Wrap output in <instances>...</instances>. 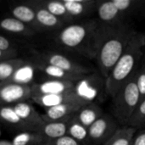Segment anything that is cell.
<instances>
[{
    "mask_svg": "<svg viewBox=\"0 0 145 145\" xmlns=\"http://www.w3.org/2000/svg\"><path fill=\"white\" fill-rule=\"evenodd\" d=\"M135 32L132 26L124 22L113 25L102 24V35L95 59L105 79L123 54Z\"/></svg>",
    "mask_w": 145,
    "mask_h": 145,
    "instance_id": "1",
    "label": "cell"
},
{
    "mask_svg": "<svg viewBox=\"0 0 145 145\" xmlns=\"http://www.w3.org/2000/svg\"><path fill=\"white\" fill-rule=\"evenodd\" d=\"M102 35V24L91 20L71 24L60 30L56 41L65 48L88 59H96Z\"/></svg>",
    "mask_w": 145,
    "mask_h": 145,
    "instance_id": "2",
    "label": "cell"
},
{
    "mask_svg": "<svg viewBox=\"0 0 145 145\" xmlns=\"http://www.w3.org/2000/svg\"><path fill=\"white\" fill-rule=\"evenodd\" d=\"M144 47L145 36L136 31L123 54L105 79V90L111 99L138 70V63L144 55Z\"/></svg>",
    "mask_w": 145,
    "mask_h": 145,
    "instance_id": "3",
    "label": "cell"
},
{
    "mask_svg": "<svg viewBox=\"0 0 145 145\" xmlns=\"http://www.w3.org/2000/svg\"><path fill=\"white\" fill-rule=\"evenodd\" d=\"M112 99L115 119L120 124L127 126L140 103L135 73L120 88Z\"/></svg>",
    "mask_w": 145,
    "mask_h": 145,
    "instance_id": "4",
    "label": "cell"
},
{
    "mask_svg": "<svg viewBox=\"0 0 145 145\" xmlns=\"http://www.w3.org/2000/svg\"><path fill=\"white\" fill-rule=\"evenodd\" d=\"M119 128L117 121L107 114H104L88 128V141L93 145H104Z\"/></svg>",
    "mask_w": 145,
    "mask_h": 145,
    "instance_id": "5",
    "label": "cell"
},
{
    "mask_svg": "<svg viewBox=\"0 0 145 145\" xmlns=\"http://www.w3.org/2000/svg\"><path fill=\"white\" fill-rule=\"evenodd\" d=\"M87 77V76H86ZM86 77L79 81H63L51 79L31 85V96L62 94L78 90L84 83Z\"/></svg>",
    "mask_w": 145,
    "mask_h": 145,
    "instance_id": "6",
    "label": "cell"
},
{
    "mask_svg": "<svg viewBox=\"0 0 145 145\" xmlns=\"http://www.w3.org/2000/svg\"><path fill=\"white\" fill-rule=\"evenodd\" d=\"M40 58H41V61L52 65L58 68H60L63 71L74 74V75L87 76L91 75L93 72L92 68L83 65L58 53H53V52L46 53V54H42Z\"/></svg>",
    "mask_w": 145,
    "mask_h": 145,
    "instance_id": "7",
    "label": "cell"
},
{
    "mask_svg": "<svg viewBox=\"0 0 145 145\" xmlns=\"http://www.w3.org/2000/svg\"><path fill=\"white\" fill-rule=\"evenodd\" d=\"M31 87L15 83H0V106L14 105L31 99Z\"/></svg>",
    "mask_w": 145,
    "mask_h": 145,
    "instance_id": "8",
    "label": "cell"
},
{
    "mask_svg": "<svg viewBox=\"0 0 145 145\" xmlns=\"http://www.w3.org/2000/svg\"><path fill=\"white\" fill-rule=\"evenodd\" d=\"M12 106L18 116L35 132H37L38 129L45 123L42 115H40L34 107L26 101L15 104Z\"/></svg>",
    "mask_w": 145,
    "mask_h": 145,
    "instance_id": "9",
    "label": "cell"
},
{
    "mask_svg": "<svg viewBox=\"0 0 145 145\" xmlns=\"http://www.w3.org/2000/svg\"><path fill=\"white\" fill-rule=\"evenodd\" d=\"M96 11L99 19V22L104 25H113L122 23V19L125 16L113 4L112 1L98 2Z\"/></svg>",
    "mask_w": 145,
    "mask_h": 145,
    "instance_id": "10",
    "label": "cell"
},
{
    "mask_svg": "<svg viewBox=\"0 0 145 145\" xmlns=\"http://www.w3.org/2000/svg\"><path fill=\"white\" fill-rule=\"evenodd\" d=\"M31 6L36 11V20L40 30H56L59 29L64 25V22L52 14L44 7L39 4L38 2L31 3Z\"/></svg>",
    "mask_w": 145,
    "mask_h": 145,
    "instance_id": "11",
    "label": "cell"
},
{
    "mask_svg": "<svg viewBox=\"0 0 145 145\" xmlns=\"http://www.w3.org/2000/svg\"><path fill=\"white\" fill-rule=\"evenodd\" d=\"M82 106L84 105L76 104H63L56 105L51 108L44 109L45 112L42 115V117L45 122L62 121L76 114Z\"/></svg>",
    "mask_w": 145,
    "mask_h": 145,
    "instance_id": "12",
    "label": "cell"
},
{
    "mask_svg": "<svg viewBox=\"0 0 145 145\" xmlns=\"http://www.w3.org/2000/svg\"><path fill=\"white\" fill-rule=\"evenodd\" d=\"M70 15L76 18L86 17L96 10L98 1L94 0H61Z\"/></svg>",
    "mask_w": 145,
    "mask_h": 145,
    "instance_id": "13",
    "label": "cell"
},
{
    "mask_svg": "<svg viewBox=\"0 0 145 145\" xmlns=\"http://www.w3.org/2000/svg\"><path fill=\"white\" fill-rule=\"evenodd\" d=\"M71 117L62 120V121L45 122L43 126H42L38 129L37 132L43 138L44 141L55 139V138L65 136L67 135L68 124H69V121Z\"/></svg>",
    "mask_w": 145,
    "mask_h": 145,
    "instance_id": "14",
    "label": "cell"
},
{
    "mask_svg": "<svg viewBox=\"0 0 145 145\" xmlns=\"http://www.w3.org/2000/svg\"><path fill=\"white\" fill-rule=\"evenodd\" d=\"M103 115L104 113L102 108L96 102H93L82 106L74 115V116L82 126L88 128Z\"/></svg>",
    "mask_w": 145,
    "mask_h": 145,
    "instance_id": "15",
    "label": "cell"
},
{
    "mask_svg": "<svg viewBox=\"0 0 145 145\" xmlns=\"http://www.w3.org/2000/svg\"><path fill=\"white\" fill-rule=\"evenodd\" d=\"M36 68L42 71L46 76L51 77L52 79L55 80H63V81H79L86 76H77L71 73H69L67 71H63L60 68H58L56 66H54L52 65L47 64L42 61L37 62V64H34Z\"/></svg>",
    "mask_w": 145,
    "mask_h": 145,
    "instance_id": "16",
    "label": "cell"
},
{
    "mask_svg": "<svg viewBox=\"0 0 145 145\" xmlns=\"http://www.w3.org/2000/svg\"><path fill=\"white\" fill-rule=\"evenodd\" d=\"M0 121L25 131H34L16 114L12 105L0 106ZM35 132V131H34Z\"/></svg>",
    "mask_w": 145,
    "mask_h": 145,
    "instance_id": "17",
    "label": "cell"
},
{
    "mask_svg": "<svg viewBox=\"0 0 145 145\" xmlns=\"http://www.w3.org/2000/svg\"><path fill=\"white\" fill-rule=\"evenodd\" d=\"M12 14L14 18L20 20L27 25H31L32 29H37L39 31L37 20H36V11L31 5L20 4L14 6L12 9Z\"/></svg>",
    "mask_w": 145,
    "mask_h": 145,
    "instance_id": "18",
    "label": "cell"
},
{
    "mask_svg": "<svg viewBox=\"0 0 145 145\" xmlns=\"http://www.w3.org/2000/svg\"><path fill=\"white\" fill-rule=\"evenodd\" d=\"M0 29L19 35L31 36L34 34V29L14 17H8L1 20Z\"/></svg>",
    "mask_w": 145,
    "mask_h": 145,
    "instance_id": "19",
    "label": "cell"
},
{
    "mask_svg": "<svg viewBox=\"0 0 145 145\" xmlns=\"http://www.w3.org/2000/svg\"><path fill=\"white\" fill-rule=\"evenodd\" d=\"M136 132L137 128L130 126L119 127L104 145H132Z\"/></svg>",
    "mask_w": 145,
    "mask_h": 145,
    "instance_id": "20",
    "label": "cell"
},
{
    "mask_svg": "<svg viewBox=\"0 0 145 145\" xmlns=\"http://www.w3.org/2000/svg\"><path fill=\"white\" fill-rule=\"evenodd\" d=\"M35 68V65L25 62L5 82L15 83L20 85H29V83L31 82L33 80Z\"/></svg>",
    "mask_w": 145,
    "mask_h": 145,
    "instance_id": "21",
    "label": "cell"
},
{
    "mask_svg": "<svg viewBox=\"0 0 145 145\" xmlns=\"http://www.w3.org/2000/svg\"><path fill=\"white\" fill-rule=\"evenodd\" d=\"M39 4L44 7L47 10H48L52 14L61 20L64 23L71 22L74 19L70 15L68 11L66 10L65 5L63 4L61 0H53V1H37Z\"/></svg>",
    "mask_w": 145,
    "mask_h": 145,
    "instance_id": "22",
    "label": "cell"
},
{
    "mask_svg": "<svg viewBox=\"0 0 145 145\" xmlns=\"http://www.w3.org/2000/svg\"><path fill=\"white\" fill-rule=\"evenodd\" d=\"M75 115V114H74ZM74 115L70 118L68 129H67V135L71 137L73 139L77 141L79 144L84 143L88 144V128L82 126L74 116Z\"/></svg>",
    "mask_w": 145,
    "mask_h": 145,
    "instance_id": "23",
    "label": "cell"
},
{
    "mask_svg": "<svg viewBox=\"0 0 145 145\" xmlns=\"http://www.w3.org/2000/svg\"><path fill=\"white\" fill-rule=\"evenodd\" d=\"M25 62L22 59H9L0 61V83L8 80Z\"/></svg>",
    "mask_w": 145,
    "mask_h": 145,
    "instance_id": "24",
    "label": "cell"
},
{
    "mask_svg": "<svg viewBox=\"0 0 145 145\" xmlns=\"http://www.w3.org/2000/svg\"><path fill=\"white\" fill-rule=\"evenodd\" d=\"M11 142L13 145H39L44 139L38 132L24 131L16 134Z\"/></svg>",
    "mask_w": 145,
    "mask_h": 145,
    "instance_id": "25",
    "label": "cell"
},
{
    "mask_svg": "<svg viewBox=\"0 0 145 145\" xmlns=\"http://www.w3.org/2000/svg\"><path fill=\"white\" fill-rule=\"evenodd\" d=\"M144 125H145V99L139 103L127 126L138 127Z\"/></svg>",
    "mask_w": 145,
    "mask_h": 145,
    "instance_id": "26",
    "label": "cell"
},
{
    "mask_svg": "<svg viewBox=\"0 0 145 145\" xmlns=\"http://www.w3.org/2000/svg\"><path fill=\"white\" fill-rule=\"evenodd\" d=\"M135 76L141 102L145 99V69L143 66L136 71Z\"/></svg>",
    "mask_w": 145,
    "mask_h": 145,
    "instance_id": "27",
    "label": "cell"
},
{
    "mask_svg": "<svg viewBox=\"0 0 145 145\" xmlns=\"http://www.w3.org/2000/svg\"><path fill=\"white\" fill-rule=\"evenodd\" d=\"M39 145H81L77 141L73 139L71 137L65 135L61 138H58L55 139H50L44 141Z\"/></svg>",
    "mask_w": 145,
    "mask_h": 145,
    "instance_id": "28",
    "label": "cell"
},
{
    "mask_svg": "<svg viewBox=\"0 0 145 145\" xmlns=\"http://www.w3.org/2000/svg\"><path fill=\"white\" fill-rule=\"evenodd\" d=\"M111 1L113 4L117 8V9L123 14H127L128 12H130L134 8V5L137 3V2L133 0H111Z\"/></svg>",
    "mask_w": 145,
    "mask_h": 145,
    "instance_id": "29",
    "label": "cell"
},
{
    "mask_svg": "<svg viewBox=\"0 0 145 145\" xmlns=\"http://www.w3.org/2000/svg\"><path fill=\"white\" fill-rule=\"evenodd\" d=\"M0 50L3 52H9L12 50V45L8 39L6 37L0 36Z\"/></svg>",
    "mask_w": 145,
    "mask_h": 145,
    "instance_id": "30",
    "label": "cell"
},
{
    "mask_svg": "<svg viewBox=\"0 0 145 145\" xmlns=\"http://www.w3.org/2000/svg\"><path fill=\"white\" fill-rule=\"evenodd\" d=\"M132 145H145V130L134 137Z\"/></svg>",
    "mask_w": 145,
    "mask_h": 145,
    "instance_id": "31",
    "label": "cell"
},
{
    "mask_svg": "<svg viewBox=\"0 0 145 145\" xmlns=\"http://www.w3.org/2000/svg\"><path fill=\"white\" fill-rule=\"evenodd\" d=\"M14 52L13 51H9V52H3L0 50V61L3 60H6V59H13L14 56Z\"/></svg>",
    "mask_w": 145,
    "mask_h": 145,
    "instance_id": "32",
    "label": "cell"
},
{
    "mask_svg": "<svg viewBox=\"0 0 145 145\" xmlns=\"http://www.w3.org/2000/svg\"><path fill=\"white\" fill-rule=\"evenodd\" d=\"M0 145H13V144L8 140H0Z\"/></svg>",
    "mask_w": 145,
    "mask_h": 145,
    "instance_id": "33",
    "label": "cell"
},
{
    "mask_svg": "<svg viewBox=\"0 0 145 145\" xmlns=\"http://www.w3.org/2000/svg\"><path fill=\"white\" fill-rule=\"evenodd\" d=\"M143 67L145 69V61H144V65H143Z\"/></svg>",
    "mask_w": 145,
    "mask_h": 145,
    "instance_id": "34",
    "label": "cell"
}]
</instances>
